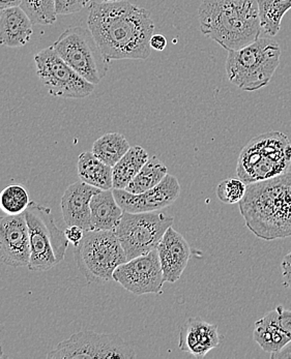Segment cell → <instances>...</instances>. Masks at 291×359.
<instances>
[{
	"label": "cell",
	"mask_w": 291,
	"mask_h": 359,
	"mask_svg": "<svg viewBox=\"0 0 291 359\" xmlns=\"http://www.w3.org/2000/svg\"><path fill=\"white\" fill-rule=\"evenodd\" d=\"M88 26L108 62L145 60L151 56L155 24L145 8L125 0L93 2Z\"/></svg>",
	"instance_id": "1"
},
{
	"label": "cell",
	"mask_w": 291,
	"mask_h": 359,
	"mask_svg": "<svg viewBox=\"0 0 291 359\" xmlns=\"http://www.w3.org/2000/svg\"><path fill=\"white\" fill-rule=\"evenodd\" d=\"M238 205L248 229L259 238L291 236V172L247 184Z\"/></svg>",
	"instance_id": "2"
},
{
	"label": "cell",
	"mask_w": 291,
	"mask_h": 359,
	"mask_svg": "<svg viewBox=\"0 0 291 359\" xmlns=\"http://www.w3.org/2000/svg\"><path fill=\"white\" fill-rule=\"evenodd\" d=\"M198 19L202 34L227 51L255 42L262 32L257 0H203Z\"/></svg>",
	"instance_id": "3"
},
{
	"label": "cell",
	"mask_w": 291,
	"mask_h": 359,
	"mask_svg": "<svg viewBox=\"0 0 291 359\" xmlns=\"http://www.w3.org/2000/svg\"><path fill=\"white\" fill-rule=\"evenodd\" d=\"M281 48L276 41L262 38L246 47L228 51L226 75L230 83L244 91H256L271 82L280 65Z\"/></svg>",
	"instance_id": "4"
},
{
	"label": "cell",
	"mask_w": 291,
	"mask_h": 359,
	"mask_svg": "<svg viewBox=\"0 0 291 359\" xmlns=\"http://www.w3.org/2000/svg\"><path fill=\"white\" fill-rule=\"evenodd\" d=\"M291 166V143L280 132L258 135L238 156L236 173L246 184L287 173Z\"/></svg>",
	"instance_id": "5"
},
{
	"label": "cell",
	"mask_w": 291,
	"mask_h": 359,
	"mask_svg": "<svg viewBox=\"0 0 291 359\" xmlns=\"http://www.w3.org/2000/svg\"><path fill=\"white\" fill-rule=\"evenodd\" d=\"M24 215L29 231L28 269L43 273L57 266L66 256L69 241L66 233L56 225L51 210L30 201Z\"/></svg>",
	"instance_id": "6"
},
{
	"label": "cell",
	"mask_w": 291,
	"mask_h": 359,
	"mask_svg": "<svg viewBox=\"0 0 291 359\" xmlns=\"http://www.w3.org/2000/svg\"><path fill=\"white\" fill-rule=\"evenodd\" d=\"M74 257L90 284L113 280L115 269L128 261L114 230L84 232L81 241L74 245Z\"/></svg>",
	"instance_id": "7"
},
{
	"label": "cell",
	"mask_w": 291,
	"mask_h": 359,
	"mask_svg": "<svg viewBox=\"0 0 291 359\" xmlns=\"http://www.w3.org/2000/svg\"><path fill=\"white\" fill-rule=\"evenodd\" d=\"M52 47L72 69L90 83L99 84L109 71V62L88 28H67Z\"/></svg>",
	"instance_id": "8"
},
{
	"label": "cell",
	"mask_w": 291,
	"mask_h": 359,
	"mask_svg": "<svg viewBox=\"0 0 291 359\" xmlns=\"http://www.w3.org/2000/svg\"><path fill=\"white\" fill-rule=\"evenodd\" d=\"M173 222L175 219L171 215L160 212H123L114 232L128 261L157 250L161 239Z\"/></svg>",
	"instance_id": "9"
},
{
	"label": "cell",
	"mask_w": 291,
	"mask_h": 359,
	"mask_svg": "<svg viewBox=\"0 0 291 359\" xmlns=\"http://www.w3.org/2000/svg\"><path fill=\"white\" fill-rule=\"evenodd\" d=\"M136 352L116 334L82 330L60 341L47 354L51 359H133Z\"/></svg>",
	"instance_id": "10"
},
{
	"label": "cell",
	"mask_w": 291,
	"mask_h": 359,
	"mask_svg": "<svg viewBox=\"0 0 291 359\" xmlns=\"http://www.w3.org/2000/svg\"><path fill=\"white\" fill-rule=\"evenodd\" d=\"M36 74L53 97L83 99L95 90V85L80 76L58 55L53 47H48L34 56Z\"/></svg>",
	"instance_id": "11"
},
{
	"label": "cell",
	"mask_w": 291,
	"mask_h": 359,
	"mask_svg": "<svg viewBox=\"0 0 291 359\" xmlns=\"http://www.w3.org/2000/svg\"><path fill=\"white\" fill-rule=\"evenodd\" d=\"M113 280L135 295L161 294L165 282L157 250L119 265Z\"/></svg>",
	"instance_id": "12"
},
{
	"label": "cell",
	"mask_w": 291,
	"mask_h": 359,
	"mask_svg": "<svg viewBox=\"0 0 291 359\" xmlns=\"http://www.w3.org/2000/svg\"><path fill=\"white\" fill-rule=\"evenodd\" d=\"M115 199L128 212H153L164 210L177 201L180 195V184L175 176L167 174L164 180L151 190L132 194L113 189Z\"/></svg>",
	"instance_id": "13"
},
{
	"label": "cell",
	"mask_w": 291,
	"mask_h": 359,
	"mask_svg": "<svg viewBox=\"0 0 291 359\" xmlns=\"http://www.w3.org/2000/svg\"><path fill=\"white\" fill-rule=\"evenodd\" d=\"M29 231L25 215L0 217V262L12 267L28 266Z\"/></svg>",
	"instance_id": "14"
},
{
	"label": "cell",
	"mask_w": 291,
	"mask_h": 359,
	"mask_svg": "<svg viewBox=\"0 0 291 359\" xmlns=\"http://www.w3.org/2000/svg\"><path fill=\"white\" fill-rule=\"evenodd\" d=\"M157 251L164 282H177L190 259L191 248L188 241L171 226L161 239Z\"/></svg>",
	"instance_id": "15"
},
{
	"label": "cell",
	"mask_w": 291,
	"mask_h": 359,
	"mask_svg": "<svg viewBox=\"0 0 291 359\" xmlns=\"http://www.w3.org/2000/svg\"><path fill=\"white\" fill-rule=\"evenodd\" d=\"M220 345V334L216 324L208 323L201 318H189L180 332V351L196 358H205L210 350Z\"/></svg>",
	"instance_id": "16"
},
{
	"label": "cell",
	"mask_w": 291,
	"mask_h": 359,
	"mask_svg": "<svg viewBox=\"0 0 291 359\" xmlns=\"http://www.w3.org/2000/svg\"><path fill=\"white\" fill-rule=\"evenodd\" d=\"M100 189L86 182H77L69 186L60 202L62 217L67 226H78L84 231H91V198Z\"/></svg>",
	"instance_id": "17"
},
{
	"label": "cell",
	"mask_w": 291,
	"mask_h": 359,
	"mask_svg": "<svg viewBox=\"0 0 291 359\" xmlns=\"http://www.w3.org/2000/svg\"><path fill=\"white\" fill-rule=\"evenodd\" d=\"M29 17L20 6L6 8L0 16V45L8 48L23 47L32 39L34 29Z\"/></svg>",
	"instance_id": "18"
},
{
	"label": "cell",
	"mask_w": 291,
	"mask_h": 359,
	"mask_svg": "<svg viewBox=\"0 0 291 359\" xmlns=\"http://www.w3.org/2000/svg\"><path fill=\"white\" fill-rule=\"evenodd\" d=\"M125 210L119 206L112 190H101L90 201L91 231L114 230Z\"/></svg>",
	"instance_id": "19"
},
{
	"label": "cell",
	"mask_w": 291,
	"mask_h": 359,
	"mask_svg": "<svg viewBox=\"0 0 291 359\" xmlns=\"http://www.w3.org/2000/svg\"><path fill=\"white\" fill-rule=\"evenodd\" d=\"M77 171L81 182L100 190H112V167L102 162L93 152L84 151L80 154Z\"/></svg>",
	"instance_id": "20"
},
{
	"label": "cell",
	"mask_w": 291,
	"mask_h": 359,
	"mask_svg": "<svg viewBox=\"0 0 291 359\" xmlns=\"http://www.w3.org/2000/svg\"><path fill=\"white\" fill-rule=\"evenodd\" d=\"M149 158V152L144 148L130 147L127 154L112 167L113 189L125 190Z\"/></svg>",
	"instance_id": "21"
},
{
	"label": "cell",
	"mask_w": 291,
	"mask_h": 359,
	"mask_svg": "<svg viewBox=\"0 0 291 359\" xmlns=\"http://www.w3.org/2000/svg\"><path fill=\"white\" fill-rule=\"evenodd\" d=\"M253 339L266 353H276L291 341L269 314L260 318L254 325Z\"/></svg>",
	"instance_id": "22"
},
{
	"label": "cell",
	"mask_w": 291,
	"mask_h": 359,
	"mask_svg": "<svg viewBox=\"0 0 291 359\" xmlns=\"http://www.w3.org/2000/svg\"><path fill=\"white\" fill-rule=\"evenodd\" d=\"M130 147H131L123 135L119 133H108L95 141L91 152L102 162L113 167L127 154Z\"/></svg>",
	"instance_id": "23"
},
{
	"label": "cell",
	"mask_w": 291,
	"mask_h": 359,
	"mask_svg": "<svg viewBox=\"0 0 291 359\" xmlns=\"http://www.w3.org/2000/svg\"><path fill=\"white\" fill-rule=\"evenodd\" d=\"M167 174L168 169L162 161L158 156H149V161L125 190L132 194H141L151 190L160 184Z\"/></svg>",
	"instance_id": "24"
},
{
	"label": "cell",
	"mask_w": 291,
	"mask_h": 359,
	"mask_svg": "<svg viewBox=\"0 0 291 359\" xmlns=\"http://www.w3.org/2000/svg\"><path fill=\"white\" fill-rule=\"evenodd\" d=\"M260 25L269 36L279 34L282 20L291 8V0H257Z\"/></svg>",
	"instance_id": "25"
},
{
	"label": "cell",
	"mask_w": 291,
	"mask_h": 359,
	"mask_svg": "<svg viewBox=\"0 0 291 359\" xmlns=\"http://www.w3.org/2000/svg\"><path fill=\"white\" fill-rule=\"evenodd\" d=\"M29 203V195L22 184H8L0 193V210L6 215H20Z\"/></svg>",
	"instance_id": "26"
},
{
	"label": "cell",
	"mask_w": 291,
	"mask_h": 359,
	"mask_svg": "<svg viewBox=\"0 0 291 359\" xmlns=\"http://www.w3.org/2000/svg\"><path fill=\"white\" fill-rule=\"evenodd\" d=\"M20 8L34 25H52L56 21L55 0H21Z\"/></svg>",
	"instance_id": "27"
},
{
	"label": "cell",
	"mask_w": 291,
	"mask_h": 359,
	"mask_svg": "<svg viewBox=\"0 0 291 359\" xmlns=\"http://www.w3.org/2000/svg\"><path fill=\"white\" fill-rule=\"evenodd\" d=\"M247 191V184L240 178H227L217 187V197L225 204L240 203Z\"/></svg>",
	"instance_id": "28"
},
{
	"label": "cell",
	"mask_w": 291,
	"mask_h": 359,
	"mask_svg": "<svg viewBox=\"0 0 291 359\" xmlns=\"http://www.w3.org/2000/svg\"><path fill=\"white\" fill-rule=\"evenodd\" d=\"M91 0H55L56 14L66 15L75 14L83 10Z\"/></svg>",
	"instance_id": "29"
},
{
	"label": "cell",
	"mask_w": 291,
	"mask_h": 359,
	"mask_svg": "<svg viewBox=\"0 0 291 359\" xmlns=\"http://www.w3.org/2000/svg\"><path fill=\"white\" fill-rule=\"evenodd\" d=\"M268 314L273 321L291 338V311L279 306Z\"/></svg>",
	"instance_id": "30"
},
{
	"label": "cell",
	"mask_w": 291,
	"mask_h": 359,
	"mask_svg": "<svg viewBox=\"0 0 291 359\" xmlns=\"http://www.w3.org/2000/svg\"><path fill=\"white\" fill-rule=\"evenodd\" d=\"M84 230L78 226H67L66 231V236L69 243H73L74 245H78L83 238Z\"/></svg>",
	"instance_id": "31"
},
{
	"label": "cell",
	"mask_w": 291,
	"mask_h": 359,
	"mask_svg": "<svg viewBox=\"0 0 291 359\" xmlns=\"http://www.w3.org/2000/svg\"><path fill=\"white\" fill-rule=\"evenodd\" d=\"M282 276H283L284 286L291 289V251L284 257L282 261Z\"/></svg>",
	"instance_id": "32"
},
{
	"label": "cell",
	"mask_w": 291,
	"mask_h": 359,
	"mask_svg": "<svg viewBox=\"0 0 291 359\" xmlns=\"http://www.w3.org/2000/svg\"><path fill=\"white\" fill-rule=\"evenodd\" d=\"M149 45H151V49L156 50V51H164L165 48L167 47V40L163 34H153V36L149 41Z\"/></svg>",
	"instance_id": "33"
},
{
	"label": "cell",
	"mask_w": 291,
	"mask_h": 359,
	"mask_svg": "<svg viewBox=\"0 0 291 359\" xmlns=\"http://www.w3.org/2000/svg\"><path fill=\"white\" fill-rule=\"evenodd\" d=\"M271 358L273 359H291V341L285 347L282 348L279 352L271 354Z\"/></svg>",
	"instance_id": "34"
},
{
	"label": "cell",
	"mask_w": 291,
	"mask_h": 359,
	"mask_svg": "<svg viewBox=\"0 0 291 359\" xmlns=\"http://www.w3.org/2000/svg\"><path fill=\"white\" fill-rule=\"evenodd\" d=\"M20 4L21 0H0V10L16 8V6H20Z\"/></svg>",
	"instance_id": "35"
},
{
	"label": "cell",
	"mask_w": 291,
	"mask_h": 359,
	"mask_svg": "<svg viewBox=\"0 0 291 359\" xmlns=\"http://www.w3.org/2000/svg\"><path fill=\"white\" fill-rule=\"evenodd\" d=\"M4 358V349H2L1 345H0V358Z\"/></svg>",
	"instance_id": "36"
},
{
	"label": "cell",
	"mask_w": 291,
	"mask_h": 359,
	"mask_svg": "<svg viewBox=\"0 0 291 359\" xmlns=\"http://www.w3.org/2000/svg\"><path fill=\"white\" fill-rule=\"evenodd\" d=\"M100 1H104V2H114V1H119V0H100Z\"/></svg>",
	"instance_id": "37"
},
{
	"label": "cell",
	"mask_w": 291,
	"mask_h": 359,
	"mask_svg": "<svg viewBox=\"0 0 291 359\" xmlns=\"http://www.w3.org/2000/svg\"><path fill=\"white\" fill-rule=\"evenodd\" d=\"M1 12H2V11L0 10V16H1Z\"/></svg>",
	"instance_id": "38"
}]
</instances>
